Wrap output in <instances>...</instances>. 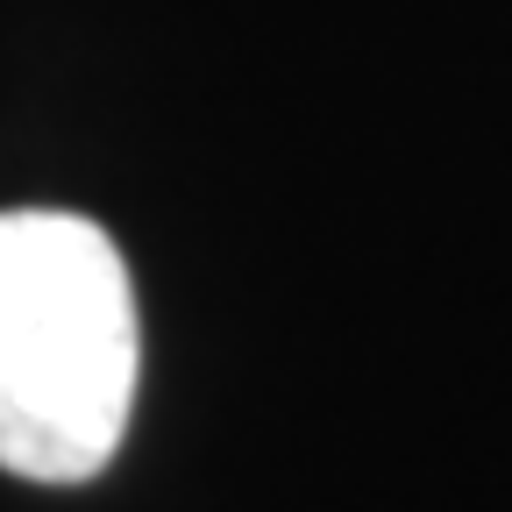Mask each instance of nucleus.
<instances>
[{
	"mask_svg": "<svg viewBox=\"0 0 512 512\" xmlns=\"http://www.w3.org/2000/svg\"><path fill=\"white\" fill-rule=\"evenodd\" d=\"M136 285L107 228L57 207L0 214V470L86 484L136 413Z\"/></svg>",
	"mask_w": 512,
	"mask_h": 512,
	"instance_id": "nucleus-1",
	"label": "nucleus"
}]
</instances>
